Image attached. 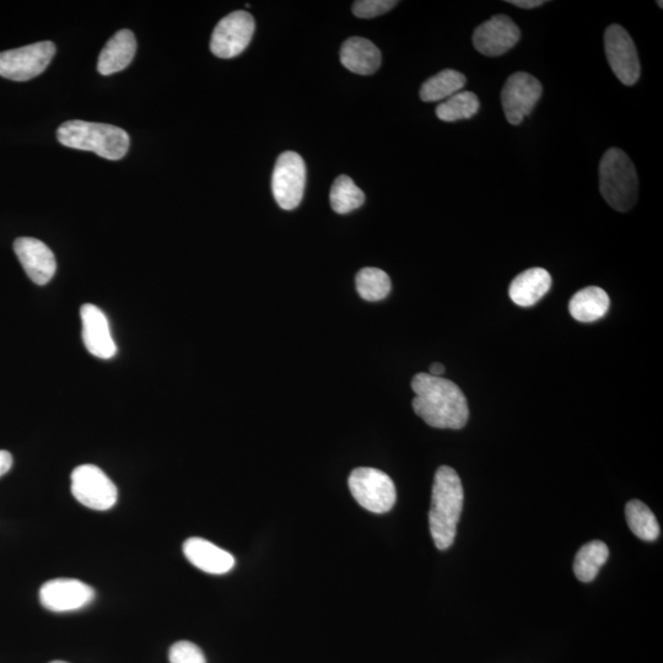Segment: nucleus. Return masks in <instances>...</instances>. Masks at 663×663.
<instances>
[{
  "mask_svg": "<svg viewBox=\"0 0 663 663\" xmlns=\"http://www.w3.org/2000/svg\"><path fill=\"white\" fill-rule=\"evenodd\" d=\"M414 412L430 427L462 429L470 417L467 398L455 382L420 373L413 377Z\"/></svg>",
  "mask_w": 663,
  "mask_h": 663,
  "instance_id": "nucleus-1",
  "label": "nucleus"
},
{
  "mask_svg": "<svg viewBox=\"0 0 663 663\" xmlns=\"http://www.w3.org/2000/svg\"><path fill=\"white\" fill-rule=\"evenodd\" d=\"M463 487L454 468L442 466L435 473L429 525L436 548L446 551L455 542L463 509Z\"/></svg>",
  "mask_w": 663,
  "mask_h": 663,
  "instance_id": "nucleus-2",
  "label": "nucleus"
},
{
  "mask_svg": "<svg viewBox=\"0 0 663 663\" xmlns=\"http://www.w3.org/2000/svg\"><path fill=\"white\" fill-rule=\"evenodd\" d=\"M58 142L64 147L93 152L107 160L125 158L131 139L122 128L85 121H68L57 129Z\"/></svg>",
  "mask_w": 663,
  "mask_h": 663,
  "instance_id": "nucleus-3",
  "label": "nucleus"
},
{
  "mask_svg": "<svg viewBox=\"0 0 663 663\" xmlns=\"http://www.w3.org/2000/svg\"><path fill=\"white\" fill-rule=\"evenodd\" d=\"M600 191L608 206L621 213L629 212L638 201V174L623 150L612 148L602 156Z\"/></svg>",
  "mask_w": 663,
  "mask_h": 663,
  "instance_id": "nucleus-4",
  "label": "nucleus"
},
{
  "mask_svg": "<svg viewBox=\"0 0 663 663\" xmlns=\"http://www.w3.org/2000/svg\"><path fill=\"white\" fill-rule=\"evenodd\" d=\"M349 489L364 509L386 514L396 504V485L388 474L376 468H355L349 476Z\"/></svg>",
  "mask_w": 663,
  "mask_h": 663,
  "instance_id": "nucleus-5",
  "label": "nucleus"
},
{
  "mask_svg": "<svg viewBox=\"0 0 663 663\" xmlns=\"http://www.w3.org/2000/svg\"><path fill=\"white\" fill-rule=\"evenodd\" d=\"M55 55L56 46L51 41L0 52V77L28 82L45 72Z\"/></svg>",
  "mask_w": 663,
  "mask_h": 663,
  "instance_id": "nucleus-6",
  "label": "nucleus"
},
{
  "mask_svg": "<svg viewBox=\"0 0 663 663\" xmlns=\"http://www.w3.org/2000/svg\"><path fill=\"white\" fill-rule=\"evenodd\" d=\"M72 494L86 508L105 511L117 503V487L101 468L83 465L72 473Z\"/></svg>",
  "mask_w": 663,
  "mask_h": 663,
  "instance_id": "nucleus-7",
  "label": "nucleus"
},
{
  "mask_svg": "<svg viewBox=\"0 0 663 663\" xmlns=\"http://www.w3.org/2000/svg\"><path fill=\"white\" fill-rule=\"evenodd\" d=\"M306 185V165L295 152L279 155L272 176V191L278 206L293 210L303 201Z\"/></svg>",
  "mask_w": 663,
  "mask_h": 663,
  "instance_id": "nucleus-8",
  "label": "nucleus"
},
{
  "mask_svg": "<svg viewBox=\"0 0 663 663\" xmlns=\"http://www.w3.org/2000/svg\"><path fill=\"white\" fill-rule=\"evenodd\" d=\"M255 29V19L247 12L226 15L213 31L210 51L224 59L239 56L250 45Z\"/></svg>",
  "mask_w": 663,
  "mask_h": 663,
  "instance_id": "nucleus-9",
  "label": "nucleus"
},
{
  "mask_svg": "<svg viewBox=\"0 0 663 663\" xmlns=\"http://www.w3.org/2000/svg\"><path fill=\"white\" fill-rule=\"evenodd\" d=\"M543 93L542 84L525 72L512 74L501 91V105L506 120L517 126L535 109Z\"/></svg>",
  "mask_w": 663,
  "mask_h": 663,
  "instance_id": "nucleus-10",
  "label": "nucleus"
},
{
  "mask_svg": "<svg viewBox=\"0 0 663 663\" xmlns=\"http://www.w3.org/2000/svg\"><path fill=\"white\" fill-rule=\"evenodd\" d=\"M605 51L609 67L619 82L632 86L640 78V61L635 43L621 25H609L605 32Z\"/></svg>",
  "mask_w": 663,
  "mask_h": 663,
  "instance_id": "nucleus-11",
  "label": "nucleus"
},
{
  "mask_svg": "<svg viewBox=\"0 0 663 663\" xmlns=\"http://www.w3.org/2000/svg\"><path fill=\"white\" fill-rule=\"evenodd\" d=\"M93 587L77 579H55L40 590L41 605L48 611L63 613L82 609L94 601Z\"/></svg>",
  "mask_w": 663,
  "mask_h": 663,
  "instance_id": "nucleus-12",
  "label": "nucleus"
},
{
  "mask_svg": "<svg viewBox=\"0 0 663 663\" xmlns=\"http://www.w3.org/2000/svg\"><path fill=\"white\" fill-rule=\"evenodd\" d=\"M521 32L509 16L495 15L474 30L473 45L487 57H499L520 41Z\"/></svg>",
  "mask_w": 663,
  "mask_h": 663,
  "instance_id": "nucleus-13",
  "label": "nucleus"
},
{
  "mask_svg": "<svg viewBox=\"0 0 663 663\" xmlns=\"http://www.w3.org/2000/svg\"><path fill=\"white\" fill-rule=\"evenodd\" d=\"M14 251L28 277L37 285H46L55 277L56 257L45 242L34 237H19L14 242Z\"/></svg>",
  "mask_w": 663,
  "mask_h": 663,
  "instance_id": "nucleus-14",
  "label": "nucleus"
},
{
  "mask_svg": "<svg viewBox=\"0 0 663 663\" xmlns=\"http://www.w3.org/2000/svg\"><path fill=\"white\" fill-rule=\"evenodd\" d=\"M80 317L83 323V341L88 352L102 360L115 357L117 346L113 341L105 312L96 305L85 304L80 309Z\"/></svg>",
  "mask_w": 663,
  "mask_h": 663,
  "instance_id": "nucleus-15",
  "label": "nucleus"
},
{
  "mask_svg": "<svg viewBox=\"0 0 663 663\" xmlns=\"http://www.w3.org/2000/svg\"><path fill=\"white\" fill-rule=\"evenodd\" d=\"M183 553L194 567L204 573L223 575L235 567L233 555L204 538H188L183 544Z\"/></svg>",
  "mask_w": 663,
  "mask_h": 663,
  "instance_id": "nucleus-16",
  "label": "nucleus"
},
{
  "mask_svg": "<svg viewBox=\"0 0 663 663\" xmlns=\"http://www.w3.org/2000/svg\"><path fill=\"white\" fill-rule=\"evenodd\" d=\"M137 52V40L131 30L116 32L101 51L97 70L102 75H111L126 69Z\"/></svg>",
  "mask_w": 663,
  "mask_h": 663,
  "instance_id": "nucleus-17",
  "label": "nucleus"
},
{
  "mask_svg": "<svg viewBox=\"0 0 663 663\" xmlns=\"http://www.w3.org/2000/svg\"><path fill=\"white\" fill-rule=\"evenodd\" d=\"M552 287V277L546 269L531 268L512 280L510 299L516 305L530 307L538 303Z\"/></svg>",
  "mask_w": 663,
  "mask_h": 663,
  "instance_id": "nucleus-18",
  "label": "nucleus"
},
{
  "mask_svg": "<svg viewBox=\"0 0 663 663\" xmlns=\"http://www.w3.org/2000/svg\"><path fill=\"white\" fill-rule=\"evenodd\" d=\"M381 52L373 42L363 37H350L343 43L341 62L350 72L371 75L381 66Z\"/></svg>",
  "mask_w": 663,
  "mask_h": 663,
  "instance_id": "nucleus-19",
  "label": "nucleus"
},
{
  "mask_svg": "<svg viewBox=\"0 0 663 663\" xmlns=\"http://www.w3.org/2000/svg\"><path fill=\"white\" fill-rule=\"evenodd\" d=\"M609 296L598 287L582 289L571 298L570 315L579 322H595L605 316L609 310Z\"/></svg>",
  "mask_w": 663,
  "mask_h": 663,
  "instance_id": "nucleus-20",
  "label": "nucleus"
},
{
  "mask_svg": "<svg viewBox=\"0 0 663 663\" xmlns=\"http://www.w3.org/2000/svg\"><path fill=\"white\" fill-rule=\"evenodd\" d=\"M465 85V75L454 69H445L422 85L420 99L424 102L447 100L452 95L460 93Z\"/></svg>",
  "mask_w": 663,
  "mask_h": 663,
  "instance_id": "nucleus-21",
  "label": "nucleus"
},
{
  "mask_svg": "<svg viewBox=\"0 0 663 663\" xmlns=\"http://www.w3.org/2000/svg\"><path fill=\"white\" fill-rule=\"evenodd\" d=\"M609 549L601 541H592L580 548L574 560V573L581 582L594 581L598 571L606 564Z\"/></svg>",
  "mask_w": 663,
  "mask_h": 663,
  "instance_id": "nucleus-22",
  "label": "nucleus"
},
{
  "mask_svg": "<svg viewBox=\"0 0 663 663\" xmlns=\"http://www.w3.org/2000/svg\"><path fill=\"white\" fill-rule=\"evenodd\" d=\"M625 517L630 530L643 541L654 542L660 536V525L654 512L640 500L629 501L625 506Z\"/></svg>",
  "mask_w": 663,
  "mask_h": 663,
  "instance_id": "nucleus-23",
  "label": "nucleus"
},
{
  "mask_svg": "<svg viewBox=\"0 0 663 663\" xmlns=\"http://www.w3.org/2000/svg\"><path fill=\"white\" fill-rule=\"evenodd\" d=\"M479 100L471 91H460L436 107V116L444 122L470 120L477 115Z\"/></svg>",
  "mask_w": 663,
  "mask_h": 663,
  "instance_id": "nucleus-24",
  "label": "nucleus"
},
{
  "mask_svg": "<svg viewBox=\"0 0 663 663\" xmlns=\"http://www.w3.org/2000/svg\"><path fill=\"white\" fill-rule=\"evenodd\" d=\"M331 207L338 214H348L363 206L365 194L346 175L334 181L330 194Z\"/></svg>",
  "mask_w": 663,
  "mask_h": 663,
  "instance_id": "nucleus-25",
  "label": "nucleus"
},
{
  "mask_svg": "<svg viewBox=\"0 0 663 663\" xmlns=\"http://www.w3.org/2000/svg\"><path fill=\"white\" fill-rule=\"evenodd\" d=\"M357 290L366 301H380L391 293V279L379 268H363L355 278Z\"/></svg>",
  "mask_w": 663,
  "mask_h": 663,
  "instance_id": "nucleus-26",
  "label": "nucleus"
},
{
  "mask_svg": "<svg viewBox=\"0 0 663 663\" xmlns=\"http://www.w3.org/2000/svg\"><path fill=\"white\" fill-rule=\"evenodd\" d=\"M169 660L170 663H207L203 651L190 641H179L172 645Z\"/></svg>",
  "mask_w": 663,
  "mask_h": 663,
  "instance_id": "nucleus-27",
  "label": "nucleus"
},
{
  "mask_svg": "<svg viewBox=\"0 0 663 663\" xmlns=\"http://www.w3.org/2000/svg\"><path fill=\"white\" fill-rule=\"evenodd\" d=\"M397 4L393 0H358L353 5V13L360 19H373L390 12Z\"/></svg>",
  "mask_w": 663,
  "mask_h": 663,
  "instance_id": "nucleus-28",
  "label": "nucleus"
},
{
  "mask_svg": "<svg viewBox=\"0 0 663 663\" xmlns=\"http://www.w3.org/2000/svg\"><path fill=\"white\" fill-rule=\"evenodd\" d=\"M13 466V456L10 452L0 450V477L7 474Z\"/></svg>",
  "mask_w": 663,
  "mask_h": 663,
  "instance_id": "nucleus-29",
  "label": "nucleus"
},
{
  "mask_svg": "<svg viewBox=\"0 0 663 663\" xmlns=\"http://www.w3.org/2000/svg\"><path fill=\"white\" fill-rule=\"evenodd\" d=\"M508 3L521 9H535L542 7L546 2H542V0H509Z\"/></svg>",
  "mask_w": 663,
  "mask_h": 663,
  "instance_id": "nucleus-30",
  "label": "nucleus"
},
{
  "mask_svg": "<svg viewBox=\"0 0 663 663\" xmlns=\"http://www.w3.org/2000/svg\"><path fill=\"white\" fill-rule=\"evenodd\" d=\"M445 373V366L440 363H434L430 365V375L435 377H441Z\"/></svg>",
  "mask_w": 663,
  "mask_h": 663,
  "instance_id": "nucleus-31",
  "label": "nucleus"
},
{
  "mask_svg": "<svg viewBox=\"0 0 663 663\" xmlns=\"http://www.w3.org/2000/svg\"><path fill=\"white\" fill-rule=\"evenodd\" d=\"M50 663H68V662H64V661H53V662H50Z\"/></svg>",
  "mask_w": 663,
  "mask_h": 663,
  "instance_id": "nucleus-32",
  "label": "nucleus"
}]
</instances>
